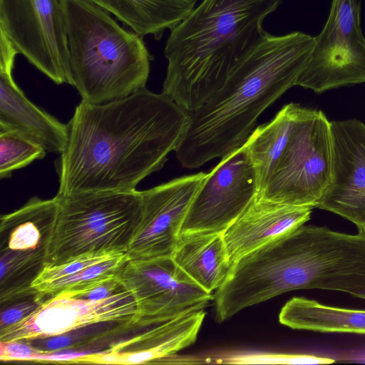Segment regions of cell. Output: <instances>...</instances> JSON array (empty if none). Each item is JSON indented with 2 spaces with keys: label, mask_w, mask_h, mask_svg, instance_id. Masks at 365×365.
Segmentation results:
<instances>
[{
  "label": "cell",
  "mask_w": 365,
  "mask_h": 365,
  "mask_svg": "<svg viewBox=\"0 0 365 365\" xmlns=\"http://www.w3.org/2000/svg\"><path fill=\"white\" fill-rule=\"evenodd\" d=\"M189 120L173 100L146 88L103 104L81 101L56 163L57 195L136 190L175 151Z\"/></svg>",
  "instance_id": "obj_1"
},
{
  "label": "cell",
  "mask_w": 365,
  "mask_h": 365,
  "mask_svg": "<svg viewBox=\"0 0 365 365\" xmlns=\"http://www.w3.org/2000/svg\"><path fill=\"white\" fill-rule=\"evenodd\" d=\"M314 36L302 31H264L232 69L222 86L190 113L187 130L175 150L180 163L194 169L242 146L258 117L296 86L307 66Z\"/></svg>",
  "instance_id": "obj_2"
},
{
  "label": "cell",
  "mask_w": 365,
  "mask_h": 365,
  "mask_svg": "<svg viewBox=\"0 0 365 365\" xmlns=\"http://www.w3.org/2000/svg\"><path fill=\"white\" fill-rule=\"evenodd\" d=\"M282 0H203L166 41L162 93L188 113L207 103L265 31Z\"/></svg>",
  "instance_id": "obj_3"
},
{
  "label": "cell",
  "mask_w": 365,
  "mask_h": 365,
  "mask_svg": "<svg viewBox=\"0 0 365 365\" xmlns=\"http://www.w3.org/2000/svg\"><path fill=\"white\" fill-rule=\"evenodd\" d=\"M73 86L103 104L145 88L153 56L143 37L86 0H61Z\"/></svg>",
  "instance_id": "obj_4"
},
{
  "label": "cell",
  "mask_w": 365,
  "mask_h": 365,
  "mask_svg": "<svg viewBox=\"0 0 365 365\" xmlns=\"http://www.w3.org/2000/svg\"><path fill=\"white\" fill-rule=\"evenodd\" d=\"M56 195L45 266L88 253H126L141 220V191Z\"/></svg>",
  "instance_id": "obj_5"
},
{
  "label": "cell",
  "mask_w": 365,
  "mask_h": 365,
  "mask_svg": "<svg viewBox=\"0 0 365 365\" xmlns=\"http://www.w3.org/2000/svg\"><path fill=\"white\" fill-rule=\"evenodd\" d=\"M331 122L319 110L301 107L286 148L256 200L316 207L331 175Z\"/></svg>",
  "instance_id": "obj_6"
},
{
  "label": "cell",
  "mask_w": 365,
  "mask_h": 365,
  "mask_svg": "<svg viewBox=\"0 0 365 365\" xmlns=\"http://www.w3.org/2000/svg\"><path fill=\"white\" fill-rule=\"evenodd\" d=\"M58 197H31L21 207L1 215L0 302L6 304L34 295V280L45 267Z\"/></svg>",
  "instance_id": "obj_7"
},
{
  "label": "cell",
  "mask_w": 365,
  "mask_h": 365,
  "mask_svg": "<svg viewBox=\"0 0 365 365\" xmlns=\"http://www.w3.org/2000/svg\"><path fill=\"white\" fill-rule=\"evenodd\" d=\"M365 83V37L360 0H332L327 19L314 36L310 59L296 86L322 93Z\"/></svg>",
  "instance_id": "obj_8"
},
{
  "label": "cell",
  "mask_w": 365,
  "mask_h": 365,
  "mask_svg": "<svg viewBox=\"0 0 365 365\" xmlns=\"http://www.w3.org/2000/svg\"><path fill=\"white\" fill-rule=\"evenodd\" d=\"M0 31L53 82L73 86L61 0H0Z\"/></svg>",
  "instance_id": "obj_9"
},
{
  "label": "cell",
  "mask_w": 365,
  "mask_h": 365,
  "mask_svg": "<svg viewBox=\"0 0 365 365\" xmlns=\"http://www.w3.org/2000/svg\"><path fill=\"white\" fill-rule=\"evenodd\" d=\"M136 303L135 328L153 327L204 309L213 294L190 278L171 257L128 259L117 274Z\"/></svg>",
  "instance_id": "obj_10"
},
{
  "label": "cell",
  "mask_w": 365,
  "mask_h": 365,
  "mask_svg": "<svg viewBox=\"0 0 365 365\" xmlns=\"http://www.w3.org/2000/svg\"><path fill=\"white\" fill-rule=\"evenodd\" d=\"M137 307L132 294L122 287L110 296L93 299L81 292H61L45 299L31 314L0 330V341H30L115 322L133 325Z\"/></svg>",
  "instance_id": "obj_11"
},
{
  "label": "cell",
  "mask_w": 365,
  "mask_h": 365,
  "mask_svg": "<svg viewBox=\"0 0 365 365\" xmlns=\"http://www.w3.org/2000/svg\"><path fill=\"white\" fill-rule=\"evenodd\" d=\"M257 177L247 148L222 157L207 173L189 207L180 234H223L255 200Z\"/></svg>",
  "instance_id": "obj_12"
},
{
  "label": "cell",
  "mask_w": 365,
  "mask_h": 365,
  "mask_svg": "<svg viewBox=\"0 0 365 365\" xmlns=\"http://www.w3.org/2000/svg\"><path fill=\"white\" fill-rule=\"evenodd\" d=\"M207 173L173 179L141 191L142 216L126 255L132 260L172 257L189 207Z\"/></svg>",
  "instance_id": "obj_13"
},
{
  "label": "cell",
  "mask_w": 365,
  "mask_h": 365,
  "mask_svg": "<svg viewBox=\"0 0 365 365\" xmlns=\"http://www.w3.org/2000/svg\"><path fill=\"white\" fill-rule=\"evenodd\" d=\"M330 178L317 207L365 230V124L356 119L331 122Z\"/></svg>",
  "instance_id": "obj_14"
},
{
  "label": "cell",
  "mask_w": 365,
  "mask_h": 365,
  "mask_svg": "<svg viewBox=\"0 0 365 365\" xmlns=\"http://www.w3.org/2000/svg\"><path fill=\"white\" fill-rule=\"evenodd\" d=\"M1 33V32H0ZM17 50L0 34V130L17 133L43 147L62 153L68 140V125L33 103L12 76Z\"/></svg>",
  "instance_id": "obj_15"
},
{
  "label": "cell",
  "mask_w": 365,
  "mask_h": 365,
  "mask_svg": "<svg viewBox=\"0 0 365 365\" xmlns=\"http://www.w3.org/2000/svg\"><path fill=\"white\" fill-rule=\"evenodd\" d=\"M205 314L195 311L153 328L130 339L112 343L108 350L95 353L91 364H153L192 344Z\"/></svg>",
  "instance_id": "obj_16"
},
{
  "label": "cell",
  "mask_w": 365,
  "mask_h": 365,
  "mask_svg": "<svg viewBox=\"0 0 365 365\" xmlns=\"http://www.w3.org/2000/svg\"><path fill=\"white\" fill-rule=\"evenodd\" d=\"M310 207L255 200L223 233L232 265L245 255L304 225Z\"/></svg>",
  "instance_id": "obj_17"
},
{
  "label": "cell",
  "mask_w": 365,
  "mask_h": 365,
  "mask_svg": "<svg viewBox=\"0 0 365 365\" xmlns=\"http://www.w3.org/2000/svg\"><path fill=\"white\" fill-rule=\"evenodd\" d=\"M174 262L209 292L217 290L231 269L223 234H180L172 255Z\"/></svg>",
  "instance_id": "obj_18"
},
{
  "label": "cell",
  "mask_w": 365,
  "mask_h": 365,
  "mask_svg": "<svg viewBox=\"0 0 365 365\" xmlns=\"http://www.w3.org/2000/svg\"><path fill=\"white\" fill-rule=\"evenodd\" d=\"M130 27L142 37L161 38L165 30L178 26L195 8L197 0H86Z\"/></svg>",
  "instance_id": "obj_19"
},
{
  "label": "cell",
  "mask_w": 365,
  "mask_h": 365,
  "mask_svg": "<svg viewBox=\"0 0 365 365\" xmlns=\"http://www.w3.org/2000/svg\"><path fill=\"white\" fill-rule=\"evenodd\" d=\"M279 321L294 329L365 334V310L329 307L304 297L289 299Z\"/></svg>",
  "instance_id": "obj_20"
},
{
  "label": "cell",
  "mask_w": 365,
  "mask_h": 365,
  "mask_svg": "<svg viewBox=\"0 0 365 365\" xmlns=\"http://www.w3.org/2000/svg\"><path fill=\"white\" fill-rule=\"evenodd\" d=\"M301 107L294 103L286 104L269 122L255 128L245 143L256 171L259 192L266 184L286 148Z\"/></svg>",
  "instance_id": "obj_21"
},
{
  "label": "cell",
  "mask_w": 365,
  "mask_h": 365,
  "mask_svg": "<svg viewBox=\"0 0 365 365\" xmlns=\"http://www.w3.org/2000/svg\"><path fill=\"white\" fill-rule=\"evenodd\" d=\"M128 259L126 253L115 254L104 261L88 266L70 277L51 284L37 293L36 299L42 302L45 299L61 292H78L94 288L116 277Z\"/></svg>",
  "instance_id": "obj_22"
},
{
  "label": "cell",
  "mask_w": 365,
  "mask_h": 365,
  "mask_svg": "<svg viewBox=\"0 0 365 365\" xmlns=\"http://www.w3.org/2000/svg\"><path fill=\"white\" fill-rule=\"evenodd\" d=\"M46 153L43 147L17 133L0 130V178H11L14 170L43 159Z\"/></svg>",
  "instance_id": "obj_23"
},
{
  "label": "cell",
  "mask_w": 365,
  "mask_h": 365,
  "mask_svg": "<svg viewBox=\"0 0 365 365\" xmlns=\"http://www.w3.org/2000/svg\"><path fill=\"white\" fill-rule=\"evenodd\" d=\"M115 254L117 253H88L75 257L64 263L45 266L32 282L31 287L36 293H39L51 284L70 277L88 266L104 261Z\"/></svg>",
  "instance_id": "obj_24"
},
{
  "label": "cell",
  "mask_w": 365,
  "mask_h": 365,
  "mask_svg": "<svg viewBox=\"0 0 365 365\" xmlns=\"http://www.w3.org/2000/svg\"><path fill=\"white\" fill-rule=\"evenodd\" d=\"M225 359L224 363L235 364H317L334 361L332 359L312 355L265 353L235 355Z\"/></svg>",
  "instance_id": "obj_25"
},
{
  "label": "cell",
  "mask_w": 365,
  "mask_h": 365,
  "mask_svg": "<svg viewBox=\"0 0 365 365\" xmlns=\"http://www.w3.org/2000/svg\"><path fill=\"white\" fill-rule=\"evenodd\" d=\"M36 294L16 300L1 308L0 330L21 321L37 309L41 302L36 299Z\"/></svg>",
  "instance_id": "obj_26"
},
{
  "label": "cell",
  "mask_w": 365,
  "mask_h": 365,
  "mask_svg": "<svg viewBox=\"0 0 365 365\" xmlns=\"http://www.w3.org/2000/svg\"><path fill=\"white\" fill-rule=\"evenodd\" d=\"M1 342L0 359L1 361H30L35 356L44 353L26 341Z\"/></svg>",
  "instance_id": "obj_27"
}]
</instances>
